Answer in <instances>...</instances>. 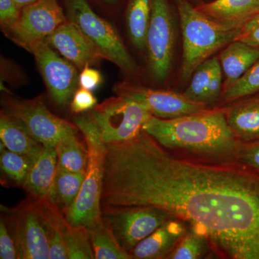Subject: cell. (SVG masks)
Returning a JSON list of instances; mask_svg holds the SVG:
<instances>
[{"instance_id":"6da1fadb","label":"cell","mask_w":259,"mask_h":259,"mask_svg":"<svg viewBox=\"0 0 259 259\" xmlns=\"http://www.w3.org/2000/svg\"><path fill=\"white\" fill-rule=\"evenodd\" d=\"M101 207L148 206L188 223L231 259H259V173L170 152L145 131L107 144Z\"/></svg>"},{"instance_id":"7a4b0ae2","label":"cell","mask_w":259,"mask_h":259,"mask_svg":"<svg viewBox=\"0 0 259 259\" xmlns=\"http://www.w3.org/2000/svg\"><path fill=\"white\" fill-rule=\"evenodd\" d=\"M143 131L179 156L208 163H238L243 141L233 134L223 109H209L173 119L151 115Z\"/></svg>"},{"instance_id":"3957f363","label":"cell","mask_w":259,"mask_h":259,"mask_svg":"<svg viewBox=\"0 0 259 259\" xmlns=\"http://www.w3.org/2000/svg\"><path fill=\"white\" fill-rule=\"evenodd\" d=\"M177 8L183 40L180 79L185 82L202 62L236 40L244 24L214 21L188 0H177Z\"/></svg>"},{"instance_id":"277c9868","label":"cell","mask_w":259,"mask_h":259,"mask_svg":"<svg viewBox=\"0 0 259 259\" xmlns=\"http://www.w3.org/2000/svg\"><path fill=\"white\" fill-rule=\"evenodd\" d=\"M74 124L86 143L88 164L79 195L64 214L71 226L90 229L102 220L101 199L107 144L91 113L78 116Z\"/></svg>"},{"instance_id":"5b68a950","label":"cell","mask_w":259,"mask_h":259,"mask_svg":"<svg viewBox=\"0 0 259 259\" xmlns=\"http://www.w3.org/2000/svg\"><path fill=\"white\" fill-rule=\"evenodd\" d=\"M66 17L76 24L96 46L104 59L117 65L127 72H134L137 65L129 54L118 32L99 16L87 0H66Z\"/></svg>"},{"instance_id":"8992f818","label":"cell","mask_w":259,"mask_h":259,"mask_svg":"<svg viewBox=\"0 0 259 259\" xmlns=\"http://www.w3.org/2000/svg\"><path fill=\"white\" fill-rule=\"evenodd\" d=\"M91 115L106 144L134 139L152 115L141 104L120 95L97 105Z\"/></svg>"},{"instance_id":"52a82bcc","label":"cell","mask_w":259,"mask_h":259,"mask_svg":"<svg viewBox=\"0 0 259 259\" xmlns=\"http://www.w3.org/2000/svg\"><path fill=\"white\" fill-rule=\"evenodd\" d=\"M102 218L108 223L122 248L130 254L140 242L173 218L164 211L148 206L102 207Z\"/></svg>"},{"instance_id":"ba28073f","label":"cell","mask_w":259,"mask_h":259,"mask_svg":"<svg viewBox=\"0 0 259 259\" xmlns=\"http://www.w3.org/2000/svg\"><path fill=\"white\" fill-rule=\"evenodd\" d=\"M2 112L21 121L32 137L46 146L55 147L65 135L79 129L75 124L52 113L39 97L32 100L6 99Z\"/></svg>"},{"instance_id":"9c48e42d","label":"cell","mask_w":259,"mask_h":259,"mask_svg":"<svg viewBox=\"0 0 259 259\" xmlns=\"http://www.w3.org/2000/svg\"><path fill=\"white\" fill-rule=\"evenodd\" d=\"M2 214L14 238L18 258L49 259V238L32 198L14 208L2 206Z\"/></svg>"},{"instance_id":"30bf717a","label":"cell","mask_w":259,"mask_h":259,"mask_svg":"<svg viewBox=\"0 0 259 259\" xmlns=\"http://www.w3.org/2000/svg\"><path fill=\"white\" fill-rule=\"evenodd\" d=\"M175 25L167 0H152L146 49L153 77L163 81L171 69L175 50Z\"/></svg>"},{"instance_id":"8fae6325","label":"cell","mask_w":259,"mask_h":259,"mask_svg":"<svg viewBox=\"0 0 259 259\" xmlns=\"http://www.w3.org/2000/svg\"><path fill=\"white\" fill-rule=\"evenodd\" d=\"M27 50L35 56L54 102L61 107L69 105L79 83L76 67L61 57L46 40L32 44Z\"/></svg>"},{"instance_id":"7c38bea8","label":"cell","mask_w":259,"mask_h":259,"mask_svg":"<svg viewBox=\"0 0 259 259\" xmlns=\"http://www.w3.org/2000/svg\"><path fill=\"white\" fill-rule=\"evenodd\" d=\"M117 95L137 102L154 117L173 119L212 109L191 101L184 94L169 90H156L127 82L117 83L113 88Z\"/></svg>"},{"instance_id":"4fadbf2b","label":"cell","mask_w":259,"mask_h":259,"mask_svg":"<svg viewBox=\"0 0 259 259\" xmlns=\"http://www.w3.org/2000/svg\"><path fill=\"white\" fill-rule=\"evenodd\" d=\"M67 20L56 0H37L24 7L18 23L9 36L22 47L47 40L61 24Z\"/></svg>"},{"instance_id":"5bb4252c","label":"cell","mask_w":259,"mask_h":259,"mask_svg":"<svg viewBox=\"0 0 259 259\" xmlns=\"http://www.w3.org/2000/svg\"><path fill=\"white\" fill-rule=\"evenodd\" d=\"M46 41L81 69L87 65L91 66L104 59L96 46L76 24L68 19L47 37Z\"/></svg>"},{"instance_id":"9a60e30c","label":"cell","mask_w":259,"mask_h":259,"mask_svg":"<svg viewBox=\"0 0 259 259\" xmlns=\"http://www.w3.org/2000/svg\"><path fill=\"white\" fill-rule=\"evenodd\" d=\"M223 90V71L219 58L212 56L194 70L184 95L191 101L213 105L221 100Z\"/></svg>"},{"instance_id":"2e32d148","label":"cell","mask_w":259,"mask_h":259,"mask_svg":"<svg viewBox=\"0 0 259 259\" xmlns=\"http://www.w3.org/2000/svg\"><path fill=\"white\" fill-rule=\"evenodd\" d=\"M185 222L170 218L140 242L131 252L132 258H167L187 233Z\"/></svg>"},{"instance_id":"e0dca14e","label":"cell","mask_w":259,"mask_h":259,"mask_svg":"<svg viewBox=\"0 0 259 259\" xmlns=\"http://www.w3.org/2000/svg\"><path fill=\"white\" fill-rule=\"evenodd\" d=\"M228 105L223 110L235 136L243 142L259 139V93Z\"/></svg>"},{"instance_id":"ac0fdd59","label":"cell","mask_w":259,"mask_h":259,"mask_svg":"<svg viewBox=\"0 0 259 259\" xmlns=\"http://www.w3.org/2000/svg\"><path fill=\"white\" fill-rule=\"evenodd\" d=\"M31 158V166L23 188L30 198L49 195L58 168V156L54 146H42Z\"/></svg>"},{"instance_id":"d6986e66","label":"cell","mask_w":259,"mask_h":259,"mask_svg":"<svg viewBox=\"0 0 259 259\" xmlns=\"http://www.w3.org/2000/svg\"><path fill=\"white\" fill-rule=\"evenodd\" d=\"M259 59V49L236 40L221 51L219 61L226 79L223 90L236 82Z\"/></svg>"},{"instance_id":"ffe728a7","label":"cell","mask_w":259,"mask_h":259,"mask_svg":"<svg viewBox=\"0 0 259 259\" xmlns=\"http://www.w3.org/2000/svg\"><path fill=\"white\" fill-rule=\"evenodd\" d=\"M214 21L244 24L259 13V0H214L196 7Z\"/></svg>"},{"instance_id":"44dd1931","label":"cell","mask_w":259,"mask_h":259,"mask_svg":"<svg viewBox=\"0 0 259 259\" xmlns=\"http://www.w3.org/2000/svg\"><path fill=\"white\" fill-rule=\"evenodd\" d=\"M0 139L7 149L30 158L44 146L32 137L21 121L3 112L0 116Z\"/></svg>"},{"instance_id":"7402d4cb","label":"cell","mask_w":259,"mask_h":259,"mask_svg":"<svg viewBox=\"0 0 259 259\" xmlns=\"http://www.w3.org/2000/svg\"><path fill=\"white\" fill-rule=\"evenodd\" d=\"M79 130L65 135L56 145L58 166L72 172H86L88 164V150L86 143L80 140Z\"/></svg>"},{"instance_id":"603a6c76","label":"cell","mask_w":259,"mask_h":259,"mask_svg":"<svg viewBox=\"0 0 259 259\" xmlns=\"http://www.w3.org/2000/svg\"><path fill=\"white\" fill-rule=\"evenodd\" d=\"M85 175L86 172L66 171L58 166L54 184L47 197L64 212L77 198Z\"/></svg>"},{"instance_id":"cb8c5ba5","label":"cell","mask_w":259,"mask_h":259,"mask_svg":"<svg viewBox=\"0 0 259 259\" xmlns=\"http://www.w3.org/2000/svg\"><path fill=\"white\" fill-rule=\"evenodd\" d=\"M152 0H130L126 22L130 39L141 51L146 49V35L151 21Z\"/></svg>"},{"instance_id":"d4e9b609","label":"cell","mask_w":259,"mask_h":259,"mask_svg":"<svg viewBox=\"0 0 259 259\" xmlns=\"http://www.w3.org/2000/svg\"><path fill=\"white\" fill-rule=\"evenodd\" d=\"M89 231L95 258H132L128 252L121 246L111 228L103 219Z\"/></svg>"},{"instance_id":"484cf974","label":"cell","mask_w":259,"mask_h":259,"mask_svg":"<svg viewBox=\"0 0 259 259\" xmlns=\"http://www.w3.org/2000/svg\"><path fill=\"white\" fill-rule=\"evenodd\" d=\"M31 166V158L27 155L13 152L1 143L0 168L2 182L23 188Z\"/></svg>"},{"instance_id":"4316f807","label":"cell","mask_w":259,"mask_h":259,"mask_svg":"<svg viewBox=\"0 0 259 259\" xmlns=\"http://www.w3.org/2000/svg\"><path fill=\"white\" fill-rule=\"evenodd\" d=\"M63 238L68 252V258H95L88 228L73 226L69 223L63 232Z\"/></svg>"},{"instance_id":"83f0119b","label":"cell","mask_w":259,"mask_h":259,"mask_svg":"<svg viewBox=\"0 0 259 259\" xmlns=\"http://www.w3.org/2000/svg\"><path fill=\"white\" fill-rule=\"evenodd\" d=\"M209 245L207 237L190 228L167 258H202L210 251Z\"/></svg>"},{"instance_id":"f1b7e54d","label":"cell","mask_w":259,"mask_h":259,"mask_svg":"<svg viewBox=\"0 0 259 259\" xmlns=\"http://www.w3.org/2000/svg\"><path fill=\"white\" fill-rule=\"evenodd\" d=\"M259 93V59L236 83L223 92L221 101L229 104Z\"/></svg>"},{"instance_id":"f546056e","label":"cell","mask_w":259,"mask_h":259,"mask_svg":"<svg viewBox=\"0 0 259 259\" xmlns=\"http://www.w3.org/2000/svg\"><path fill=\"white\" fill-rule=\"evenodd\" d=\"M22 9L13 0H0V24L6 35H9L16 26Z\"/></svg>"},{"instance_id":"4dcf8cb0","label":"cell","mask_w":259,"mask_h":259,"mask_svg":"<svg viewBox=\"0 0 259 259\" xmlns=\"http://www.w3.org/2000/svg\"><path fill=\"white\" fill-rule=\"evenodd\" d=\"M238 164L259 173V139L242 143Z\"/></svg>"},{"instance_id":"1f68e13d","label":"cell","mask_w":259,"mask_h":259,"mask_svg":"<svg viewBox=\"0 0 259 259\" xmlns=\"http://www.w3.org/2000/svg\"><path fill=\"white\" fill-rule=\"evenodd\" d=\"M0 258H18V250L14 238L3 216H1L0 221Z\"/></svg>"},{"instance_id":"d6a6232c","label":"cell","mask_w":259,"mask_h":259,"mask_svg":"<svg viewBox=\"0 0 259 259\" xmlns=\"http://www.w3.org/2000/svg\"><path fill=\"white\" fill-rule=\"evenodd\" d=\"M97 100L92 92L87 89L80 88L75 92L71 101V110L75 114L93 110L97 105Z\"/></svg>"},{"instance_id":"836d02e7","label":"cell","mask_w":259,"mask_h":259,"mask_svg":"<svg viewBox=\"0 0 259 259\" xmlns=\"http://www.w3.org/2000/svg\"><path fill=\"white\" fill-rule=\"evenodd\" d=\"M236 40L259 49V13L245 22Z\"/></svg>"},{"instance_id":"e575fe53","label":"cell","mask_w":259,"mask_h":259,"mask_svg":"<svg viewBox=\"0 0 259 259\" xmlns=\"http://www.w3.org/2000/svg\"><path fill=\"white\" fill-rule=\"evenodd\" d=\"M102 81V76L98 70L90 67V65H87L81 69L79 76L80 88L92 91L98 88Z\"/></svg>"},{"instance_id":"d590c367","label":"cell","mask_w":259,"mask_h":259,"mask_svg":"<svg viewBox=\"0 0 259 259\" xmlns=\"http://www.w3.org/2000/svg\"><path fill=\"white\" fill-rule=\"evenodd\" d=\"M13 1L17 3L20 8H23L24 7L28 6L29 5L35 3L37 0H13Z\"/></svg>"},{"instance_id":"8d00e7d4","label":"cell","mask_w":259,"mask_h":259,"mask_svg":"<svg viewBox=\"0 0 259 259\" xmlns=\"http://www.w3.org/2000/svg\"><path fill=\"white\" fill-rule=\"evenodd\" d=\"M102 1L105 2V3H109V4H112V3H115L116 0H102Z\"/></svg>"}]
</instances>
